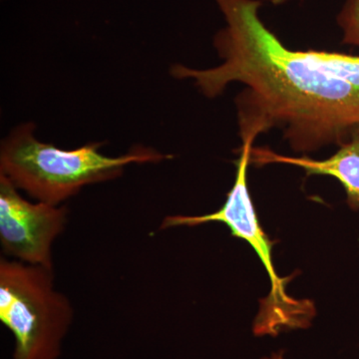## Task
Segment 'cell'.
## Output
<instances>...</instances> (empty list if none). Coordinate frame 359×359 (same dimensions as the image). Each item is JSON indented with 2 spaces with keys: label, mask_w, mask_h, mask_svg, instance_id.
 Segmentation results:
<instances>
[{
  "label": "cell",
  "mask_w": 359,
  "mask_h": 359,
  "mask_svg": "<svg viewBox=\"0 0 359 359\" xmlns=\"http://www.w3.org/2000/svg\"><path fill=\"white\" fill-rule=\"evenodd\" d=\"M215 1L226 20L214 37L221 65H175L172 76L192 80L208 98L244 85L235 100L242 143L273 128L295 152L351 140L359 129V56L290 50L259 18V0Z\"/></svg>",
  "instance_id": "obj_1"
},
{
  "label": "cell",
  "mask_w": 359,
  "mask_h": 359,
  "mask_svg": "<svg viewBox=\"0 0 359 359\" xmlns=\"http://www.w3.org/2000/svg\"><path fill=\"white\" fill-rule=\"evenodd\" d=\"M65 205L32 203L4 175H0V243L6 256L22 263L54 269L56 238L68 222Z\"/></svg>",
  "instance_id": "obj_5"
},
{
  "label": "cell",
  "mask_w": 359,
  "mask_h": 359,
  "mask_svg": "<svg viewBox=\"0 0 359 359\" xmlns=\"http://www.w3.org/2000/svg\"><path fill=\"white\" fill-rule=\"evenodd\" d=\"M269 1H271V4H283V2L287 1V0H269Z\"/></svg>",
  "instance_id": "obj_9"
},
{
  "label": "cell",
  "mask_w": 359,
  "mask_h": 359,
  "mask_svg": "<svg viewBox=\"0 0 359 359\" xmlns=\"http://www.w3.org/2000/svg\"><path fill=\"white\" fill-rule=\"evenodd\" d=\"M252 143H242L240 158L236 163L235 183L226 202L218 211L203 216H168L161 224V230L175 226H196L219 222L231 230L233 237L249 243L257 252L271 280L269 295L259 302V309L252 332L256 337H276L287 330H306L311 327L316 314V306L309 299H297L287 294V283L294 276L283 278L273 268L271 250L276 244L269 240L257 219L256 210L248 189V167Z\"/></svg>",
  "instance_id": "obj_4"
},
{
  "label": "cell",
  "mask_w": 359,
  "mask_h": 359,
  "mask_svg": "<svg viewBox=\"0 0 359 359\" xmlns=\"http://www.w3.org/2000/svg\"><path fill=\"white\" fill-rule=\"evenodd\" d=\"M261 359H287L285 356V353L283 351H278V353H273L271 355L264 356V358Z\"/></svg>",
  "instance_id": "obj_8"
},
{
  "label": "cell",
  "mask_w": 359,
  "mask_h": 359,
  "mask_svg": "<svg viewBox=\"0 0 359 359\" xmlns=\"http://www.w3.org/2000/svg\"><path fill=\"white\" fill-rule=\"evenodd\" d=\"M54 269L0 259V320L13 334V359H59L74 318Z\"/></svg>",
  "instance_id": "obj_3"
},
{
  "label": "cell",
  "mask_w": 359,
  "mask_h": 359,
  "mask_svg": "<svg viewBox=\"0 0 359 359\" xmlns=\"http://www.w3.org/2000/svg\"><path fill=\"white\" fill-rule=\"evenodd\" d=\"M337 22L344 32V43L359 47V0H346Z\"/></svg>",
  "instance_id": "obj_7"
},
{
  "label": "cell",
  "mask_w": 359,
  "mask_h": 359,
  "mask_svg": "<svg viewBox=\"0 0 359 359\" xmlns=\"http://www.w3.org/2000/svg\"><path fill=\"white\" fill-rule=\"evenodd\" d=\"M34 130L32 123H26L2 141L0 175L37 202L52 205H61L84 187L117 179L129 165L157 164L171 158L142 145L110 157L101 152L99 142L63 150L39 141Z\"/></svg>",
  "instance_id": "obj_2"
},
{
  "label": "cell",
  "mask_w": 359,
  "mask_h": 359,
  "mask_svg": "<svg viewBox=\"0 0 359 359\" xmlns=\"http://www.w3.org/2000/svg\"><path fill=\"white\" fill-rule=\"evenodd\" d=\"M250 163L257 167L266 165L287 164L302 168L308 176L323 175L339 180L347 195V204L353 210L359 209V129L351 140L327 160L316 161L311 158L290 157L276 154L269 148H252Z\"/></svg>",
  "instance_id": "obj_6"
}]
</instances>
